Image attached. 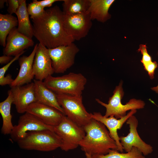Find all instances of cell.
<instances>
[{
	"mask_svg": "<svg viewBox=\"0 0 158 158\" xmlns=\"http://www.w3.org/2000/svg\"><path fill=\"white\" fill-rule=\"evenodd\" d=\"M64 17L62 11L57 5L45 10L42 16L32 19L33 36L48 49L73 42L65 28Z\"/></svg>",
	"mask_w": 158,
	"mask_h": 158,
	"instance_id": "obj_1",
	"label": "cell"
},
{
	"mask_svg": "<svg viewBox=\"0 0 158 158\" xmlns=\"http://www.w3.org/2000/svg\"><path fill=\"white\" fill-rule=\"evenodd\" d=\"M33 83L37 102L53 107L65 114L58 102L56 94L47 87L43 81L35 79Z\"/></svg>",
	"mask_w": 158,
	"mask_h": 158,
	"instance_id": "obj_18",
	"label": "cell"
},
{
	"mask_svg": "<svg viewBox=\"0 0 158 158\" xmlns=\"http://www.w3.org/2000/svg\"><path fill=\"white\" fill-rule=\"evenodd\" d=\"M23 0H7L8 7L7 11L9 14L15 13Z\"/></svg>",
	"mask_w": 158,
	"mask_h": 158,
	"instance_id": "obj_27",
	"label": "cell"
},
{
	"mask_svg": "<svg viewBox=\"0 0 158 158\" xmlns=\"http://www.w3.org/2000/svg\"><path fill=\"white\" fill-rule=\"evenodd\" d=\"M122 85L123 82L121 81L116 86L113 95L109 98L108 104L104 103L98 99H95L97 103L106 108L105 116L107 117L113 116L119 119L125 116L126 111L128 110L139 109L144 107L145 103L144 101L135 98L130 99L125 104H122L121 99L124 95Z\"/></svg>",
	"mask_w": 158,
	"mask_h": 158,
	"instance_id": "obj_5",
	"label": "cell"
},
{
	"mask_svg": "<svg viewBox=\"0 0 158 158\" xmlns=\"http://www.w3.org/2000/svg\"><path fill=\"white\" fill-rule=\"evenodd\" d=\"M27 10L32 19L41 16L43 14L45 11L44 8L33 1L28 4Z\"/></svg>",
	"mask_w": 158,
	"mask_h": 158,
	"instance_id": "obj_25",
	"label": "cell"
},
{
	"mask_svg": "<svg viewBox=\"0 0 158 158\" xmlns=\"http://www.w3.org/2000/svg\"><path fill=\"white\" fill-rule=\"evenodd\" d=\"M143 66L144 69L148 72L150 79H154L155 71L158 66L157 63L155 61H152Z\"/></svg>",
	"mask_w": 158,
	"mask_h": 158,
	"instance_id": "obj_28",
	"label": "cell"
},
{
	"mask_svg": "<svg viewBox=\"0 0 158 158\" xmlns=\"http://www.w3.org/2000/svg\"><path fill=\"white\" fill-rule=\"evenodd\" d=\"M17 142L22 149L42 152L55 150L60 148L62 144L60 137L54 130H50L28 132Z\"/></svg>",
	"mask_w": 158,
	"mask_h": 158,
	"instance_id": "obj_3",
	"label": "cell"
},
{
	"mask_svg": "<svg viewBox=\"0 0 158 158\" xmlns=\"http://www.w3.org/2000/svg\"><path fill=\"white\" fill-rule=\"evenodd\" d=\"M85 135L79 144L85 153L91 156L106 154L110 150H118L116 142L110 136L106 126L92 118L83 127Z\"/></svg>",
	"mask_w": 158,
	"mask_h": 158,
	"instance_id": "obj_2",
	"label": "cell"
},
{
	"mask_svg": "<svg viewBox=\"0 0 158 158\" xmlns=\"http://www.w3.org/2000/svg\"><path fill=\"white\" fill-rule=\"evenodd\" d=\"M25 51L15 56L13 59L8 63L6 64L0 69V79L1 78L5 76V74L11 64L16 61L18 60L20 56L22 55Z\"/></svg>",
	"mask_w": 158,
	"mask_h": 158,
	"instance_id": "obj_29",
	"label": "cell"
},
{
	"mask_svg": "<svg viewBox=\"0 0 158 158\" xmlns=\"http://www.w3.org/2000/svg\"><path fill=\"white\" fill-rule=\"evenodd\" d=\"M85 154L86 158H92L91 155L87 153H85Z\"/></svg>",
	"mask_w": 158,
	"mask_h": 158,
	"instance_id": "obj_35",
	"label": "cell"
},
{
	"mask_svg": "<svg viewBox=\"0 0 158 158\" xmlns=\"http://www.w3.org/2000/svg\"><path fill=\"white\" fill-rule=\"evenodd\" d=\"M151 89L152 90L158 94V85L156 86L151 88Z\"/></svg>",
	"mask_w": 158,
	"mask_h": 158,
	"instance_id": "obj_34",
	"label": "cell"
},
{
	"mask_svg": "<svg viewBox=\"0 0 158 158\" xmlns=\"http://www.w3.org/2000/svg\"><path fill=\"white\" fill-rule=\"evenodd\" d=\"M15 14L18 20V31L27 37L32 39L33 36L32 25L30 20L25 0H23Z\"/></svg>",
	"mask_w": 158,
	"mask_h": 158,
	"instance_id": "obj_21",
	"label": "cell"
},
{
	"mask_svg": "<svg viewBox=\"0 0 158 158\" xmlns=\"http://www.w3.org/2000/svg\"><path fill=\"white\" fill-rule=\"evenodd\" d=\"M26 112L32 114L44 124L53 127L58 125L66 116L53 107L37 102L30 104Z\"/></svg>",
	"mask_w": 158,
	"mask_h": 158,
	"instance_id": "obj_12",
	"label": "cell"
},
{
	"mask_svg": "<svg viewBox=\"0 0 158 158\" xmlns=\"http://www.w3.org/2000/svg\"><path fill=\"white\" fill-rule=\"evenodd\" d=\"M8 96L4 101L0 103V113L2 119V125L1 129L2 134H10L13 128L12 122V115L11 108L13 101L11 90L8 92Z\"/></svg>",
	"mask_w": 158,
	"mask_h": 158,
	"instance_id": "obj_20",
	"label": "cell"
},
{
	"mask_svg": "<svg viewBox=\"0 0 158 158\" xmlns=\"http://www.w3.org/2000/svg\"><path fill=\"white\" fill-rule=\"evenodd\" d=\"M118 151L111 149L106 154H96L91 156L92 158H145L141 152L138 148L133 147L126 153H121Z\"/></svg>",
	"mask_w": 158,
	"mask_h": 158,
	"instance_id": "obj_24",
	"label": "cell"
},
{
	"mask_svg": "<svg viewBox=\"0 0 158 158\" xmlns=\"http://www.w3.org/2000/svg\"><path fill=\"white\" fill-rule=\"evenodd\" d=\"M64 25L68 34L75 40H79L88 34L92 23L89 13L65 15Z\"/></svg>",
	"mask_w": 158,
	"mask_h": 158,
	"instance_id": "obj_9",
	"label": "cell"
},
{
	"mask_svg": "<svg viewBox=\"0 0 158 158\" xmlns=\"http://www.w3.org/2000/svg\"><path fill=\"white\" fill-rule=\"evenodd\" d=\"M87 81L81 73L70 72L61 76H50L44 82L49 88L56 94L81 96Z\"/></svg>",
	"mask_w": 158,
	"mask_h": 158,
	"instance_id": "obj_4",
	"label": "cell"
},
{
	"mask_svg": "<svg viewBox=\"0 0 158 158\" xmlns=\"http://www.w3.org/2000/svg\"><path fill=\"white\" fill-rule=\"evenodd\" d=\"M13 80L11 75L7 74L3 78L0 79V85L2 86L7 85H10Z\"/></svg>",
	"mask_w": 158,
	"mask_h": 158,
	"instance_id": "obj_31",
	"label": "cell"
},
{
	"mask_svg": "<svg viewBox=\"0 0 158 158\" xmlns=\"http://www.w3.org/2000/svg\"><path fill=\"white\" fill-rule=\"evenodd\" d=\"M38 44H36L28 56H23L19 59L20 68L16 78L10 85L11 87L20 86L31 83L35 77L33 70V64Z\"/></svg>",
	"mask_w": 158,
	"mask_h": 158,
	"instance_id": "obj_17",
	"label": "cell"
},
{
	"mask_svg": "<svg viewBox=\"0 0 158 158\" xmlns=\"http://www.w3.org/2000/svg\"><path fill=\"white\" fill-rule=\"evenodd\" d=\"M115 0H90L87 12L92 20H96L104 23L111 17L109 10Z\"/></svg>",
	"mask_w": 158,
	"mask_h": 158,
	"instance_id": "obj_19",
	"label": "cell"
},
{
	"mask_svg": "<svg viewBox=\"0 0 158 158\" xmlns=\"http://www.w3.org/2000/svg\"><path fill=\"white\" fill-rule=\"evenodd\" d=\"M34 44L32 39L19 32L15 27L11 30L7 37L3 53L7 56H15L32 47Z\"/></svg>",
	"mask_w": 158,
	"mask_h": 158,
	"instance_id": "obj_16",
	"label": "cell"
},
{
	"mask_svg": "<svg viewBox=\"0 0 158 158\" xmlns=\"http://www.w3.org/2000/svg\"><path fill=\"white\" fill-rule=\"evenodd\" d=\"M35 79L43 81L54 73L48 49L38 44L33 64Z\"/></svg>",
	"mask_w": 158,
	"mask_h": 158,
	"instance_id": "obj_13",
	"label": "cell"
},
{
	"mask_svg": "<svg viewBox=\"0 0 158 158\" xmlns=\"http://www.w3.org/2000/svg\"><path fill=\"white\" fill-rule=\"evenodd\" d=\"M54 131L61 139L60 148L65 151L77 148L85 135L83 127L73 122L66 116L58 125L54 127Z\"/></svg>",
	"mask_w": 158,
	"mask_h": 158,
	"instance_id": "obj_7",
	"label": "cell"
},
{
	"mask_svg": "<svg viewBox=\"0 0 158 158\" xmlns=\"http://www.w3.org/2000/svg\"><path fill=\"white\" fill-rule=\"evenodd\" d=\"M157 54H158V53H157Z\"/></svg>",
	"mask_w": 158,
	"mask_h": 158,
	"instance_id": "obj_37",
	"label": "cell"
},
{
	"mask_svg": "<svg viewBox=\"0 0 158 158\" xmlns=\"http://www.w3.org/2000/svg\"><path fill=\"white\" fill-rule=\"evenodd\" d=\"M136 112V109L132 110L125 116L119 119H117L113 116L106 117L102 115L99 112L91 113V115L92 118L101 122L107 127L110 136L116 143L118 151L122 152L123 150L120 143V137L118 134L117 130L120 129L128 119Z\"/></svg>",
	"mask_w": 158,
	"mask_h": 158,
	"instance_id": "obj_15",
	"label": "cell"
},
{
	"mask_svg": "<svg viewBox=\"0 0 158 158\" xmlns=\"http://www.w3.org/2000/svg\"><path fill=\"white\" fill-rule=\"evenodd\" d=\"M63 12L65 15L85 13L87 11L90 0H63Z\"/></svg>",
	"mask_w": 158,
	"mask_h": 158,
	"instance_id": "obj_23",
	"label": "cell"
},
{
	"mask_svg": "<svg viewBox=\"0 0 158 158\" xmlns=\"http://www.w3.org/2000/svg\"><path fill=\"white\" fill-rule=\"evenodd\" d=\"M138 122L135 116H131L126 121L129 127V133L126 136L120 137V141L123 150L127 152L130 151L133 147H135L146 156L152 152V147L144 142L139 136L137 131Z\"/></svg>",
	"mask_w": 158,
	"mask_h": 158,
	"instance_id": "obj_11",
	"label": "cell"
},
{
	"mask_svg": "<svg viewBox=\"0 0 158 158\" xmlns=\"http://www.w3.org/2000/svg\"><path fill=\"white\" fill-rule=\"evenodd\" d=\"M48 51L54 72L62 73L74 64L75 56L79 49L72 42L67 45L48 49Z\"/></svg>",
	"mask_w": 158,
	"mask_h": 158,
	"instance_id": "obj_8",
	"label": "cell"
},
{
	"mask_svg": "<svg viewBox=\"0 0 158 158\" xmlns=\"http://www.w3.org/2000/svg\"><path fill=\"white\" fill-rule=\"evenodd\" d=\"M58 102L64 114L70 120L83 127L92 118L84 107L82 96H73L63 94H56Z\"/></svg>",
	"mask_w": 158,
	"mask_h": 158,
	"instance_id": "obj_6",
	"label": "cell"
},
{
	"mask_svg": "<svg viewBox=\"0 0 158 158\" xmlns=\"http://www.w3.org/2000/svg\"><path fill=\"white\" fill-rule=\"evenodd\" d=\"M157 30H158V27L157 28Z\"/></svg>",
	"mask_w": 158,
	"mask_h": 158,
	"instance_id": "obj_36",
	"label": "cell"
},
{
	"mask_svg": "<svg viewBox=\"0 0 158 158\" xmlns=\"http://www.w3.org/2000/svg\"><path fill=\"white\" fill-rule=\"evenodd\" d=\"M18 26L17 18L9 14H0V43L4 47L7 37L11 30Z\"/></svg>",
	"mask_w": 158,
	"mask_h": 158,
	"instance_id": "obj_22",
	"label": "cell"
},
{
	"mask_svg": "<svg viewBox=\"0 0 158 158\" xmlns=\"http://www.w3.org/2000/svg\"><path fill=\"white\" fill-rule=\"evenodd\" d=\"M54 127L44 124L32 114L26 112L19 117L17 124L14 126L10 135L11 139L17 142L28 132L45 130L54 131Z\"/></svg>",
	"mask_w": 158,
	"mask_h": 158,
	"instance_id": "obj_10",
	"label": "cell"
},
{
	"mask_svg": "<svg viewBox=\"0 0 158 158\" xmlns=\"http://www.w3.org/2000/svg\"><path fill=\"white\" fill-rule=\"evenodd\" d=\"M10 90L13 98V104L19 113H25L29 106L37 102L34 83L12 87Z\"/></svg>",
	"mask_w": 158,
	"mask_h": 158,
	"instance_id": "obj_14",
	"label": "cell"
},
{
	"mask_svg": "<svg viewBox=\"0 0 158 158\" xmlns=\"http://www.w3.org/2000/svg\"><path fill=\"white\" fill-rule=\"evenodd\" d=\"M138 51L140 52L142 54V57L140 61L143 65L152 61L151 56L147 52L146 44H140Z\"/></svg>",
	"mask_w": 158,
	"mask_h": 158,
	"instance_id": "obj_26",
	"label": "cell"
},
{
	"mask_svg": "<svg viewBox=\"0 0 158 158\" xmlns=\"http://www.w3.org/2000/svg\"><path fill=\"white\" fill-rule=\"evenodd\" d=\"M63 0H44L38 1L34 0L33 2L36 3L42 7L44 8L45 7H51L53 4L58 1H63Z\"/></svg>",
	"mask_w": 158,
	"mask_h": 158,
	"instance_id": "obj_30",
	"label": "cell"
},
{
	"mask_svg": "<svg viewBox=\"0 0 158 158\" xmlns=\"http://www.w3.org/2000/svg\"><path fill=\"white\" fill-rule=\"evenodd\" d=\"M13 58L12 56L4 55L0 57V63L1 65L6 64L10 62Z\"/></svg>",
	"mask_w": 158,
	"mask_h": 158,
	"instance_id": "obj_32",
	"label": "cell"
},
{
	"mask_svg": "<svg viewBox=\"0 0 158 158\" xmlns=\"http://www.w3.org/2000/svg\"><path fill=\"white\" fill-rule=\"evenodd\" d=\"M6 3L8 4L7 0H0V8L1 9L3 8L4 7L5 3Z\"/></svg>",
	"mask_w": 158,
	"mask_h": 158,
	"instance_id": "obj_33",
	"label": "cell"
}]
</instances>
